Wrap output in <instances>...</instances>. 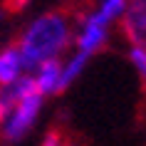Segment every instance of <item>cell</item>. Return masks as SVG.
Returning <instances> with one entry per match:
<instances>
[{
	"label": "cell",
	"instance_id": "cell-1",
	"mask_svg": "<svg viewBox=\"0 0 146 146\" xmlns=\"http://www.w3.org/2000/svg\"><path fill=\"white\" fill-rule=\"evenodd\" d=\"M74 40V25L64 10H47L37 15L17 40V50L23 54L25 69H35L42 62L60 60L64 50L72 47Z\"/></svg>",
	"mask_w": 146,
	"mask_h": 146
},
{
	"label": "cell",
	"instance_id": "cell-2",
	"mask_svg": "<svg viewBox=\"0 0 146 146\" xmlns=\"http://www.w3.org/2000/svg\"><path fill=\"white\" fill-rule=\"evenodd\" d=\"M42 99L45 97L37 89H30L25 97H20L15 102V107L8 111V116L0 121V136L5 139V141H10V144L20 141L35 126L40 111H42Z\"/></svg>",
	"mask_w": 146,
	"mask_h": 146
},
{
	"label": "cell",
	"instance_id": "cell-3",
	"mask_svg": "<svg viewBox=\"0 0 146 146\" xmlns=\"http://www.w3.org/2000/svg\"><path fill=\"white\" fill-rule=\"evenodd\" d=\"M121 30L129 42L146 45V0H126V10L121 15Z\"/></svg>",
	"mask_w": 146,
	"mask_h": 146
},
{
	"label": "cell",
	"instance_id": "cell-4",
	"mask_svg": "<svg viewBox=\"0 0 146 146\" xmlns=\"http://www.w3.org/2000/svg\"><path fill=\"white\" fill-rule=\"evenodd\" d=\"M32 82L42 97H52L62 92V60H50L42 62L32 69Z\"/></svg>",
	"mask_w": 146,
	"mask_h": 146
},
{
	"label": "cell",
	"instance_id": "cell-5",
	"mask_svg": "<svg viewBox=\"0 0 146 146\" xmlns=\"http://www.w3.org/2000/svg\"><path fill=\"white\" fill-rule=\"evenodd\" d=\"M23 72H25V62H23V54L17 50V45L3 47L0 50V87L20 79Z\"/></svg>",
	"mask_w": 146,
	"mask_h": 146
},
{
	"label": "cell",
	"instance_id": "cell-6",
	"mask_svg": "<svg viewBox=\"0 0 146 146\" xmlns=\"http://www.w3.org/2000/svg\"><path fill=\"white\" fill-rule=\"evenodd\" d=\"M129 62L136 69V74L146 82V45L144 42H131L129 45Z\"/></svg>",
	"mask_w": 146,
	"mask_h": 146
},
{
	"label": "cell",
	"instance_id": "cell-7",
	"mask_svg": "<svg viewBox=\"0 0 146 146\" xmlns=\"http://www.w3.org/2000/svg\"><path fill=\"white\" fill-rule=\"evenodd\" d=\"M97 8H99L111 23H119L121 15H124V10H126V0H99Z\"/></svg>",
	"mask_w": 146,
	"mask_h": 146
},
{
	"label": "cell",
	"instance_id": "cell-8",
	"mask_svg": "<svg viewBox=\"0 0 146 146\" xmlns=\"http://www.w3.org/2000/svg\"><path fill=\"white\" fill-rule=\"evenodd\" d=\"M62 144H64V134H62L60 129H52V131H47L45 141L40 146H62Z\"/></svg>",
	"mask_w": 146,
	"mask_h": 146
},
{
	"label": "cell",
	"instance_id": "cell-9",
	"mask_svg": "<svg viewBox=\"0 0 146 146\" xmlns=\"http://www.w3.org/2000/svg\"><path fill=\"white\" fill-rule=\"evenodd\" d=\"M62 146H82V144H77V141H67V139H64V144Z\"/></svg>",
	"mask_w": 146,
	"mask_h": 146
}]
</instances>
